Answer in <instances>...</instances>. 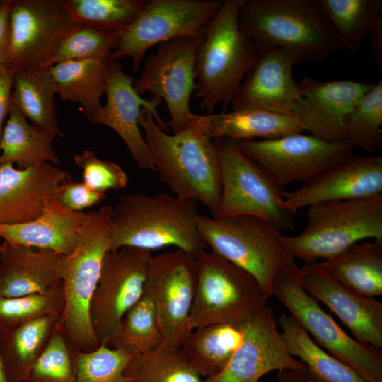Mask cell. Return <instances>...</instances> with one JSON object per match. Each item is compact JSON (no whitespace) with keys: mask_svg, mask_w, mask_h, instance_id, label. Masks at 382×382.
Returning a JSON list of instances; mask_svg holds the SVG:
<instances>
[{"mask_svg":"<svg viewBox=\"0 0 382 382\" xmlns=\"http://www.w3.org/2000/svg\"><path fill=\"white\" fill-rule=\"evenodd\" d=\"M197 202L166 193L120 195L113 207L110 251L174 246L195 257L207 247L197 226Z\"/></svg>","mask_w":382,"mask_h":382,"instance_id":"cell-3","label":"cell"},{"mask_svg":"<svg viewBox=\"0 0 382 382\" xmlns=\"http://www.w3.org/2000/svg\"><path fill=\"white\" fill-rule=\"evenodd\" d=\"M347 140L353 147L376 151L382 147V80L374 82L347 115Z\"/></svg>","mask_w":382,"mask_h":382,"instance_id":"cell-38","label":"cell"},{"mask_svg":"<svg viewBox=\"0 0 382 382\" xmlns=\"http://www.w3.org/2000/svg\"><path fill=\"white\" fill-rule=\"evenodd\" d=\"M190 125L197 127L212 140L269 139L305 131L296 116L258 109L233 110L230 112L207 115L193 113Z\"/></svg>","mask_w":382,"mask_h":382,"instance_id":"cell-26","label":"cell"},{"mask_svg":"<svg viewBox=\"0 0 382 382\" xmlns=\"http://www.w3.org/2000/svg\"><path fill=\"white\" fill-rule=\"evenodd\" d=\"M219 156L221 190L214 218L253 215L263 218L281 231L294 228L292 214L281 206L282 188L259 164L245 155L236 141L213 140Z\"/></svg>","mask_w":382,"mask_h":382,"instance_id":"cell-10","label":"cell"},{"mask_svg":"<svg viewBox=\"0 0 382 382\" xmlns=\"http://www.w3.org/2000/svg\"><path fill=\"white\" fill-rule=\"evenodd\" d=\"M119 42L117 33L78 25L62 40L42 68L69 61L110 59Z\"/></svg>","mask_w":382,"mask_h":382,"instance_id":"cell-39","label":"cell"},{"mask_svg":"<svg viewBox=\"0 0 382 382\" xmlns=\"http://www.w3.org/2000/svg\"><path fill=\"white\" fill-rule=\"evenodd\" d=\"M61 255L3 241L0 244V296L17 297L63 289Z\"/></svg>","mask_w":382,"mask_h":382,"instance_id":"cell-24","label":"cell"},{"mask_svg":"<svg viewBox=\"0 0 382 382\" xmlns=\"http://www.w3.org/2000/svg\"><path fill=\"white\" fill-rule=\"evenodd\" d=\"M382 196V156L351 155L298 189L284 191L281 206L294 214L311 205Z\"/></svg>","mask_w":382,"mask_h":382,"instance_id":"cell-18","label":"cell"},{"mask_svg":"<svg viewBox=\"0 0 382 382\" xmlns=\"http://www.w3.org/2000/svg\"><path fill=\"white\" fill-rule=\"evenodd\" d=\"M135 79L125 73L120 62L110 59L106 103L89 121L113 129L124 141L140 169L156 170L149 147L139 129V120L143 108H145L158 126L168 131L167 124L162 120L157 110L162 100L154 97L151 100L142 98L134 88Z\"/></svg>","mask_w":382,"mask_h":382,"instance_id":"cell-17","label":"cell"},{"mask_svg":"<svg viewBox=\"0 0 382 382\" xmlns=\"http://www.w3.org/2000/svg\"><path fill=\"white\" fill-rule=\"evenodd\" d=\"M197 280L190 316L192 330L212 324L241 325L270 298L244 270L205 250L195 257Z\"/></svg>","mask_w":382,"mask_h":382,"instance_id":"cell-8","label":"cell"},{"mask_svg":"<svg viewBox=\"0 0 382 382\" xmlns=\"http://www.w3.org/2000/svg\"><path fill=\"white\" fill-rule=\"evenodd\" d=\"M161 343L154 306L144 294L123 316L112 348L134 357L155 349Z\"/></svg>","mask_w":382,"mask_h":382,"instance_id":"cell-37","label":"cell"},{"mask_svg":"<svg viewBox=\"0 0 382 382\" xmlns=\"http://www.w3.org/2000/svg\"><path fill=\"white\" fill-rule=\"evenodd\" d=\"M296 64L292 56L283 50L259 48L256 62L231 103L233 110L258 109L296 116L300 99L293 74Z\"/></svg>","mask_w":382,"mask_h":382,"instance_id":"cell-22","label":"cell"},{"mask_svg":"<svg viewBox=\"0 0 382 382\" xmlns=\"http://www.w3.org/2000/svg\"><path fill=\"white\" fill-rule=\"evenodd\" d=\"M368 36L370 40L371 50L374 59L381 69L382 67V16L371 28Z\"/></svg>","mask_w":382,"mask_h":382,"instance_id":"cell-47","label":"cell"},{"mask_svg":"<svg viewBox=\"0 0 382 382\" xmlns=\"http://www.w3.org/2000/svg\"><path fill=\"white\" fill-rule=\"evenodd\" d=\"M197 226L212 252L246 271L270 297L276 276L295 263L284 236L269 221L253 215H199Z\"/></svg>","mask_w":382,"mask_h":382,"instance_id":"cell-6","label":"cell"},{"mask_svg":"<svg viewBox=\"0 0 382 382\" xmlns=\"http://www.w3.org/2000/svg\"><path fill=\"white\" fill-rule=\"evenodd\" d=\"M76 382H131L125 369L132 357L105 345L91 352L74 353Z\"/></svg>","mask_w":382,"mask_h":382,"instance_id":"cell-42","label":"cell"},{"mask_svg":"<svg viewBox=\"0 0 382 382\" xmlns=\"http://www.w3.org/2000/svg\"><path fill=\"white\" fill-rule=\"evenodd\" d=\"M202 37H180L159 44L134 83L139 96L148 92L165 101L173 133L187 127L193 114L190 101L195 90V59Z\"/></svg>","mask_w":382,"mask_h":382,"instance_id":"cell-15","label":"cell"},{"mask_svg":"<svg viewBox=\"0 0 382 382\" xmlns=\"http://www.w3.org/2000/svg\"><path fill=\"white\" fill-rule=\"evenodd\" d=\"M86 217L87 213L69 210L54 198L47 200L41 214L31 221L0 224V238L66 255L74 250Z\"/></svg>","mask_w":382,"mask_h":382,"instance_id":"cell-25","label":"cell"},{"mask_svg":"<svg viewBox=\"0 0 382 382\" xmlns=\"http://www.w3.org/2000/svg\"><path fill=\"white\" fill-rule=\"evenodd\" d=\"M55 87L48 68L13 71L12 102L35 127L63 137L57 117Z\"/></svg>","mask_w":382,"mask_h":382,"instance_id":"cell-28","label":"cell"},{"mask_svg":"<svg viewBox=\"0 0 382 382\" xmlns=\"http://www.w3.org/2000/svg\"><path fill=\"white\" fill-rule=\"evenodd\" d=\"M236 142L282 188L292 182H306L353 154L348 140L330 141L302 132Z\"/></svg>","mask_w":382,"mask_h":382,"instance_id":"cell-14","label":"cell"},{"mask_svg":"<svg viewBox=\"0 0 382 382\" xmlns=\"http://www.w3.org/2000/svg\"><path fill=\"white\" fill-rule=\"evenodd\" d=\"M125 375L131 382H204L180 348L161 344L131 359Z\"/></svg>","mask_w":382,"mask_h":382,"instance_id":"cell-35","label":"cell"},{"mask_svg":"<svg viewBox=\"0 0 382 382\" xmlns=\"http://www.w3.org/2000/svg\"><path fill=\"white\" fill-rule=\"evenodd\" d=\"M112 212L111 206L88 212L74 250L60 256L64 306L58 325L76 352H91L100 346L91 325L90 306L103 260L110 251Z\"/></svg>","mask_w":382,"mask_h":382,"instance_id":"cell-4","label":"cell"},{"mask_svg":"<svg viewBox=\"0 0 382 382\" xmlns=\"http://www.w3.org/2000/svg\"><path fill=\"white\" fill-rule=\"evenodd\" d=\"M13 84V70L6 63H0V140L12 105Z\"/></svg>","mask_w":382,"mask_h":382,"instance_id":"cell-45","label":"cell"},{"mask_svg":"<svg viewBox=\"0 0 382 382\" xmlns=\"http://www.w3.org/2000/svg\"><path fill=\"white\" fill-rule=\"evenodd\" d=\"M54 137L30 124L12 102L0 140V164L16 163L20 169L41 162L59 164L52 146Z\"/></svg>","mask_w":382,"mask_h":382,"instance_id":"cell-32","label":"cell"},{"mask_svg":"<svg viewBox=\"0 0 382 382\" xmlns=\"http://www.w3.org/2000/svg\"><path fill=\"white\" fill-rule=\"evenodd\" d=\"M64 306L63 289L17 297L0 296V335L45 316H61Z\"/></svg>","mask_w":382,"mask_h":382,"instance_id":"cell-40","label":"cell"},{"mask_svg":"<svg viewBox=\"0 0 382 382\" xmlns=\"http://www.w3.org/2000/svg\"><path fill=\"white\" fill-rule=\"evenodd\" d=\"M74 161L82 170L83 182L95 191L120 190L127 184L128 177L118 164L99 158L91 150L76 155Z\"/></svg>","mask_w":382,"mask_h":382,"instance_id":"cell-43","label":"cell"},{"mask_svg":"<svg viewBox=\"0 0 382 382\" xmlns=\"http://www.w3.org/2000/svg\"><path fill=\"white\" fill-rule=\"evenodd\" d=\"M304 229L284 236L289 252L305 262L332 257L364 239L382 238V196L308 207Z\"/></svg>","mask_w":382,"mask_h":382,"instance_id":"cell-7","label":"cell"},{"mask_svg":"<svg viewBox=\"0 0 382 382\" xmlns=\"http://www.w3.org/2000/svg\"><path fill=\"white\" fill-rule=\"evenodd\" d=\"M67 172L47 162L24 169L0 164V224L26 222L37 217L46 202L57 197L71 181Z\"/></svg>","mask_w":382,"mask_h":382,"instance_id":"cell-23","label":"cell"},{"mask_svg":"<svg viewBox=\"0 0 382 382\" xmlns=\"http://www.w3.org/2000/svg\"><path fill=\"white\" fill-rule=\"evenodd\" d=\"M79 25L119 33L140 15L146 0H60Z\"/></svg>","mask_w":382,"mask_h":382,"instance_id":"cell-36","label":"cell"},{"mask_svg":"<svg viewBox=\"0 0 382 382\" xmlns=\"http://www.w3.org/2000/svg\"><path fill=\"white\" fill-rule=\"evenodd\" d=\"M109 60L69 61L47 67L57 94L62 100L80 103L88 120L102 106Z\"/></svg>","mask_w":382,"mask_h":382,"instance_id":"cell-29","label":"cell"},{"mask_svg":"<svg viewBox=\"0 0 382 382\" xmlns=\"http://www.w3.org/2000/svg\"><path fill=\"white\" fill-rule=\"evenodd\" d=\"M240 0H225L202 29L195 65L199 107L212 114L216 105L231 103L256 62L259 48L238 23Z\"/></svg>","mask_w":382,"mask_h":382,"instance_id":"cell-5","label":"cell"},{"mask_svg":"<svg viewBox=\"0 0 382 382\" xmlns=\"http://www.w3.org/2000/svg\"><path fill=\"white\" fill-rule=\"evenodd\" d=\"M318 264L335 279L360 294L382 295V238L354 243Z\"/></svg>","mask_w":382,"mask_h":382,"instance_id":"cell-27","label":"cell"},{"mask_svg":"<svg viewBox=\"0 0 382 382\" xmlns=\"http://www.w3.org/2000/svg\"><path fill=\"white\" fill-rule=\"evenodd\" d=\"M221 0H146L138 18L118 34L120 42L110 59L129 57L138 72L153 46L180 37H202L204 25L216 14Z\"/></svg>","mask_w":382,"mask_h":382,"instance_id":"cell-11","label":"cell"},{"mask_svg":"<svg viewBox=\"0 0 382 382\" xmlns=\"http://www.w3.org/2000/svg\"><path fill=\"white\" fill-rule=\"evenodd\" d=\"M238 23L258 48L278 47L296 64L342 50L318 0H240Z\"/></svg>","mask_w":382,"mask_h":382,"instance_id":"cell-1","label":"cell"},{"mask_svg":"<svg viewBox=\"0 0 382 382\" xmlns=\"http://www.w3.org/2000/svg\"><path fill=\"white\" fill-rule=\"evenodd\" d=\"M197 280L194 256L178 249L152 255L144 294L154 306L162 344L180 348L192 332L190 316Z\"/></svg>","mask_w":382,"mask_h":382,"instance_id":"cell-13","label":"cell"},{"mask_svg":"<svg viewBox=\"0 0 382 382\" xmlns=\"http://www.w3.org/2000/svg\"><path fill=\"white\" fill-rule=\"evenodd\" d=\"M107 197L106 192L95 191L83 182H72L64 184L57 195V200L64 207L73 212L98 204Z\"/></svg>","mask_w":382,"mask_h":382,"instance_id":"cell-44","label":"cell"},{"mask_svg":"<svg viewBox=\"0 0 382 382\" xmlns=\"http://www.w3.org/2000/svg\"><path fill=\"white\" fill-rule=\"evenodd\" d=\"M342 49L357 52L374 23L382 16L381 0H318Z\"/></svg>","mask_w":382,"mask_h":382,"instance_id":"cell-34","label":"cell"},{"mask_svg":"<svg viewBox=\"0 0 382 382\" xmlns=\"http://www.w3.org/2000/svg\"><path fill=\"white\" fill-rule=\"evenodd\" d=\"M139 126L160 180L177 197L200 202L214 214L221 190V163L214 141L190 125L168 134L145 108Z\"/></svg>","mask_w":382,"mask_h":382,"instance_id":"cell-2","label":"cell"},{"mask_svg":"<svg viewBox=\"0 0 382 382\" xmlns=\"http://www.w3.org/2000/svg\"><path fill=\"white\" fill-rule=\"evenodd\" d=\"M303 289L325 303L346 325L356 340L382 347V303L343 285L324 271L317 261L298 267Z\"/></svg>","mask_w":382,"mask_h":382,"instance_id":"cell-21","label":"cell"},{"mask_svg":"<svg viewBox=\"0 0 382 382\" xmlns=\"http://www.w3.org/2000/svg\"><path fill=\"white\" fill-rule=\"evenodd\" d=\"M276 377L279 382H323L312 375L308 369L305 371L289 369L277 371Z\"/></svg>","mask_w":382,"mask_h":382,"instance_id":"cell-48","label":"cell"},{"mask_svg":"<svg viewBox=\"0 0 382 382\" xmlns=\"http://www.w3.org/2000/svg\"><path fill=\"white\" fill-rule=\"evenodd\" d=\"M0 382H13L8 376L0 353Z\"/></svg>","mask_w":382,"mask_h":382,"instance_id":"cell-49","label":"cell"},{"mask_svg":"<svg viewBox=\"0 0 382 382\" xmlns=\"http://www.w3.org/2000/svg\"><path fill=\"white\" fill-rule=\"evenodd\" d=\"M294 263L275 277L272 296H276L303 326L313 340L330 355L357 371L366 382H382L381 349L358 341L346 333L330 314L307 293Z\"/></svg>","mask_w":382,"mask_h":382,"instance_id":"cell-9","label":"cell"},{"mask_svg":"<svg viewBox=\"0 0 382 382\" xmlns=\"http://www.w3.org/2000/svg\"><path fill=\"white\" fill-rule=\"evenodd\" d=\"M149 250L125 246L108 252L90 306L99 345L113 347L125 314L144 296Z\"/></svg>","mask_w":382,"mask_h":382,"instance_id":"cell-12","label":"cell"},{"mask_svg":"<svg viewBox=\"0 0 382 382\" xmlns=\"http://www.w3.org/2000/svg\"><path fill=\"white\" fill-rule=\"evenodd\" d=\"M78 25L60 0H11L6 64L13 71L42 67Z\"/></svg>","mask_w":382,"mask_h":382,"instance_id":"cell-16","label":"cell"},{"mask_svg":"<svg viewBox=\"0 0 382 382\" xmlns=\"http://www.w3.org/2000/svg\"><path fill=\"white\" fill-rule=\"evenodd\" d=\"M278 323L288 352L299 357L315 377L323 382H366L353 369L318 345L289 313L282 314Z\"/></svg>","mask_w":382,"mask_h":382,"instance_id":"cell-33","label":"cell"},{"mask_svg":"<svg viewBox=\"0 0 382 382\" xmlns=\"http://www.w3.org/2000/svg\"><path fill=\"white\" fill-rule=\"evenodd\" d=\"M11 0L0 1V63H6L10 45Z\"/></svg>","mask_w":382,"mask_h":382,"instance_id":"cell-46","label":"cell"},{"mask_svg":"<svg viewBox=\"0 0 382 382\" xmlns=\"http://www.w3.org/2000/svg\"><path fill=\"white\" fill-rule=\"evenodd\" d=\"M60 316L47 315L0 335V353L8 376L25 382L32 366L47 345Z\"/></svg>","mask_w":382,"mask_h":382,"instance_id":"cell-31","label":"cell"},{"mask_svg":"<svg viewBox=\"0 0 382 382\" xmlns=\"http://www.w3.org/2000/svg\"><path fill=\"white\" fill-rule=\"evenodd\" d=\"M374 83L304 77L298 83L300 99L295 115L311 134L330 141H346L345 117Z\"/></svg>","mask_w":382,"mask_h":382,"instance_id":"cell-20","label":"cell"},{"mask_svg":"<svg viewBox=\"0 0 382 382\" xmlns=\"http://www.w3.org/2000/svg\"><path fill=\"white\" fill-rule=\"evenodd\" d=\"M243 340L223 371L204 382H258L277 370L305 371L307 366L287 351L273 310L265 306L243 325Z\"/></svg>","mask_w":382,"mask_h":382,"instance_id":"cell-19","label":"cell"},{"mask_svg":"<svg viewBox=\"0 0 382 382\" xmlns=\"http://www.w3.org/2000/svg\"><path fill=\"white\" fill-rule=\"evenodd\" d=\"M75 351L57 325L25 382H76Z\"/></svg>","mask_w":382,"mask_h":382,"instance_id":"cell-41","label":"cell"},{"mask_svg":"<svg viewBox=\"0 0 382 382\" xmlns=\"http://www.w3.org/2000/svg\"><path fill=\"white\" fill-rule=\"evenodd\" d=\"M243 324H212L197 328L180 351L202 376L214 377L223 371L241 346Z\"/></svg>","mask_w":382,"mask_h":382,"instance_id":"cell-30","label":"cell"}]
</instances>
